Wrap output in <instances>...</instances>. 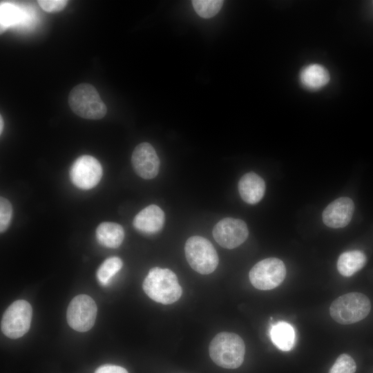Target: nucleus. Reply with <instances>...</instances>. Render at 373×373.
<instances>
[{
	"label": "nucleus",
	"mask_w": 373,
	"mask_h": 373,
	"mask_svg": "<svg viewBox=\"0 0 373 373\" xmlns=\"http://www.w3.org/2000/svg\"><path fill=\"white\" fill-rule=\"evenodd\" d=\"M142 288L151 299L164 305L176 302L182 293L176 274L169 269L158 267L149 270L143 281Z\"/></svg>",
	"instance_id": "f257e3e1"
},
{
	"label": "nucleus",
	"mask_w": 373,
	"mask_h": 373,
	"mask_svg": "<svg viewBox=\"0 0 373 373\" xmlns=\"http://www.w3.org/2000/svg\"><path fill=\"white\" fill-rule=\"evenodd\" d=\"M209 352L211 360L217 365L226 369H236L243 363L245 345L238 334L222 332L211 340Z\"/></svg>",
	"instance_id": "f03ea898"
},
{
	"label": "nucleus",
	"mask_w": 373,
	"mask_h": 373,
	"mask_svg": "<svg viewBox=\"0 0 373 373\" xmlns=\"http://www.w3.org/2000/svg\"><path fill=\"white\" fill-rule=\"evenodd\" d=\"M370 300L359 292H350L336 298L331 304V317L342 325H350L361 321L370 313Z\"/></svg>",
	"instance_id": "7ed1b4c3"
},
{
	"label": "nucleus",
	"mask_w": 373,
	"mask_h": 373,
	"mask_svg": "<svg viewBox=\"0 0 373 373\" xmlns=\"http://www.w3.org/2000/svg\"><path fill=\"white\" fill-rule=\"evenodd\" d=\"M68 104L78 116L88 119H99L105 116L107 108L95 88L89 84H80L70 92Z\"/></svg>",
	"instance_id": "20e7f679"
},
{
	"label": "nucleus",
	"mask_w": 373,
	"mask_h": 373,
	"mask_svg": "<svg viewBox=\"0 0 373 373\" xmlns=\"http://www.w3.org/2000/svg\"><path fill=\"white\" fill-rule=\"evenodd\" d=\"M185 256L191 267L201 274H209L218 265V256L211 242L202 236L190 237L185 243Z\"/></svg>",
	"instance_id": "39448f33"
},
{
	"label": "nucleus",
	"mask_w": 373,
	"mask_h": 373,
	"mask_svg": "<svg viewBox=\"0 0 373 373\" xmlns=\"http://www.w3.org/2000/svg\"><path fill=\"white\" fill-rule=\"evenodd\" d=\"M32 309L25 300L13 302L4 312L1 329L7 337L16 339L23 336L30 327Z\"/></svg>",
	"instance_id": "423d86ee"
},
{
	"label": "nucleus",
	"mask_w": 373,
	"mask_h": 373,
	"mask_svg": "<svg viewBox=\"0 0 373 373\" xmlns=\"http://www.w3.org/2000/svg\"><path fill=\"white\" fill-rule=\"evenodd\" d=\"M286 267L277 258H268L257 262L250 270L249 277L252 285L260 290L277 287L284 280Z\"/></svg>",
	"instance_id": "0eeeda50"
},
{
	"label": "nucleus",
	"mask_w": 373,
	"mask_h": 373,
	"mask_svg": "<svg viewBox=\"0 0 373 373\" xmlns=\"http://www.w3.org/2000/svg\"><path fill=\"white\" fill-rule=\"evenodd\" d=\"M97 312V305L90 296L86 294L77 295L71 300L68 306V324L75 331L87 332L93 327Z\"/></svg>",
	"instance_id": "6e6552de"
},
{
	"label": "nucleus",
	"mask_w": 373,
	"mask_h": 373,
	"mask_svg": "<svg viewBox=\"0 0 373 373\" xmlns=\"http://www.w3.org/2000/svg\"><path fill=\"white\" fill-rule=\"evenodd\" d=\"M103 170L99 162L94 157L84 155L72 164L69 176L77 188L88 190L94 188L102 179Z\"/></svg>",
	"instance_id": "1a4fd4ad"
},
{
	"label": "nucleus",
	"mask_w": 373,
	"mask_h": 373,
	"mask_svg": "<svg viewBox=\"0 0 373 373\" xmlns=\"http://www.w3.org/2000/svg\"><path fill=\"white\" fill-rule=\"evenodd\" d=\"M249 231L246 223L240 219L225 218L213 227V236L222 247L232 249L242 244L247 238Z\"/></svg>",
	"instance_id": "9d476101"
},
{
	"label": "nucleus",
	"mask_w": 373,
	"mask_h": 373,
	"mask_svg": "<svg viewBox=\"0 0 373 373\" xmlns=\"http://www.w3.org/2000/svg\"><path fill=\"white\" fill-rule=\"evenodd\" d=\"M131 162L134 171L143 179H153L159 172V157L154 148L148 142H142L135 146Z\"/></svg>",
	"instance_id": "9b49d317"
},
{
	"label": "nucleus",
	"mask_w": 373,
	"mask_h": 373,
	"mask_svg": "<svg viewBox=\"0 0 373 373\" xmlns=\"http://www.w3.org/2000/svg\"><path fill=\"white\" fill-rule=\"evenodd\" d=\"M354 204L352 199L339 198L330 204L323 212L324 224L331 228H342L347 226L353 216Z\"/></svg>",
	"instance_id": "f8f14e48"
},
{
	"label": "nucleus",
	"mask_w": 373,
	"mask_h": 373,
	"mask_svg": "<svg viewBox=\"0 0 373 373\" xmlns=\"http://www.w3.org/2000/svg\"><path fill=\"white\" fill-rule=\"evenodd\" d=\"M133 227L139 231L153 234L160 231L164 224V213L160 207L151 204L140 211L134 218Z\"/></svg>",
	"instance_id": "ddd939ff"
},
{
	"label": "nucleus",
	"mask_w": 373,
	"mask_h": 373,
	"mask_svg": "<svg viewBox=\"0 0 373 373\" xmlns=\"http://www.w3.org/2000/svg\"><path fill=\"white\" fill-rule=\"evenodd\" d=\"M238 188L241 198L248 204H254L264 196L265 183L260 176L249 172L240 178Z\"/></svg>",
	"instance_id": "4468645a"
},
{
	"label": "nucleus",
	"mask_w": 373,
	"mask_h": 373,
	"mask_svg": "<svg viewBox=\"0 0 373 373\" xmlns=\"http://www.w3.org/2000/svg\"><path fill=\"white\" fill-rule=\"evenodd\" d=\"M300 82L305 88L317 90L326 86L330 80V75L325 67L318 64L305 66L299 74Z\"/></svg>",
	"instance_id": "2eb2a0df"
},
{
	"label": "nucleus",
	"mask_w": 373,
	"mask_h": 373,
	"mask_svg": "<svg viewBox=\"0 0 373 373\" xmlns=\"http://www.w3.org/2000/svg\"><path fill=\"white\" fill-rule=\"evenodd\" d=\"M96 238L98 242L108 248H117L124 238L123 227L115 222H104L96 229Z\"/></svg>",
	"instance_id": "dca6fc26"
},
{
	"label": "nucleus",
	"mask_w": 373,
	"mask_h": 373,
	"mask_svg": "<svg viewBox=\"0 0 373 373\" xmlns=\"http://www.w3.org/2000/svg\"><path fill=\"white\" fill-rule=\"evenodd\" d=\"M269 336L272 343L280 350H291L295 343V331L289 323L278 321L271 325Z\"/></svg>",
	"instance_id": "f3484780"
},
{
	"label": "nucleus",
	"mask_w": 373,
	"mask_h": 373,
	"mask_svg": "<svg viewBox=\"0 0 373 373\" xmlns=\"http://www.w3.org/2000/svg\"><path fill=\"white\" fill-rule=\"evenodd\" d=\"M366 261V256L363 251H347L340 255L337 261V269L342 276L350 277L361 270Z\"/></svg>",
	"instance_id": "a211bd4d"
},
{
	"label": "nucleus",
	"mask_w": 373,
	"mask_h": 373,
	"mask_svg": "<svg viewBox=\"0 0 373 373\" xmlns=\"http://www.w3.org/2000/svg\"><path fill=\"white\" fill-rule=\"evenodd\" d=\"M123 262L118 257H111L106 259L97 271L96 276L99 283L106 286L109 284L111 278L119 271Z\"/></svg>",
	"instance_id": "6ab92c4d"
},
{
	"label": "nucleus",
	"mask_w": 373,
	"mask_h": 373,
	"mask_svg": "<svg viewBox=\"0 0 373 373\" xmlns=\"http://www.w3.org/2000/svg\"><path fill=\"white\" fill-rule=\"evenodd\" d=\"M23 11L10 3L1 4V30L24 21Z\"/></svg>",
	"instance_id": "aec40b11"
},
{
	"label": "nucleus",
	"mask_w": 373,
	"mask_h": 373,
	"mask_svg": "<svg viewBox=\"0 0 373 373\" xmlns=\"http://www.w3.org/2000/svg\"><path fill=\"white\" fill-rule=\"evenodd\" d=\"M223 3L222 0L192 1V5L196 13L204 19L214 17L220 10Z\"/></svg>",
	"instance_id": "412c9836"
},
{
	"label": "nucleus",
	"mask_w": 373,
	"mask_h": 373,
	"mask_svg": "<svg viewBox=\"0 0 373 373\" xmlns=\"http://www.w3.org/2000/svg\"><path fill=\"white\" fill-rule=\"evenodd\" d=\"M356 364L347 354H341L330 368L329 373H355Z\"/></svg>",
	"instance_id": "4be33fe9"
},
{
	"label": "nucleus",
	"mask_w": 373,
	"mask_h": 373,
	"mask_svg": "<svg viewBox=\"0 0 373 373\" xmlns=\"http://www.w3.org/2000/svg\"><path fill=\"white\" fill-rule=\"evenodd\" d=\"M12 216V207L10 201L0 198V232L3 233L8 228Z\"/></svg>",
	"instance_id": "5701e85b"
},
{
	"label": "nucleus",
	"mask_w": 373,
	"mask_h": 373,
	"mask_svg": "<svg viewBox=\"0 0 373 373\" xmlns=\"http://www.w3.org/2000/svg\"><path fill=\"white\" fill-rule=\"evenodd\" d=\"M38 4L47 12H55L62 10L68 3L66 0H40Z\"/></svg>",
	"instance_id": "b1692460"
},
{
	"label": "nucleus",
	"mask_w": 373,
	"mask_h": 373,
	"mask_svg": "<svg viewBox=\"0 0 373 373\" xmlns=\"http://www.w3.org/2000/svg\"><path fill=\"white\" fill-rule=\"evenodd\" d=\"M94 373H128L127 370L119 365H103L96 369Z\"/></svg>",
	"instance_id": "393cba45"
},
{
	"label": "nucleus",
	"mask_w": 373,
	"mask_h": 373,
	"mask_svg": "<svg viewBox=\"0 0 373 373\" xmlns=\"http://www.w3.org/2000/svg\"><path fill=\"white\" fill-rule=\"evenodd\" d=\"M3 128V118H2L1 115V117H0V133L1 134L2 133Z\"/></svg>",
	"instance_id": "a878e982"
}]
</instances>
